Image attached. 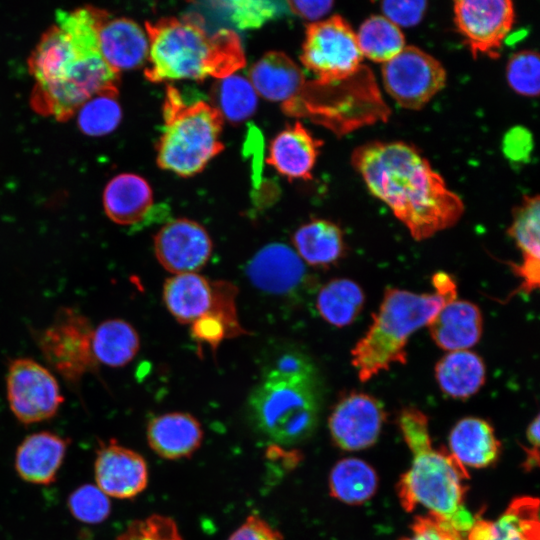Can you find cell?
Masks as SVG:
<instances>
[{"mask_svg":"<svg viewBox=\"0 0 540 540\" xmlns=\"http://www.w3.org/2000/svg\"><path fill=\"white\" fill-rule=\"evenodd\" d=\"M384 420V407L378 399L363 392H350L334 406L328 427L338 447L357 451L377 441Z\"/></svg>","mask_w":540,"mask_h":540,"instance_id":"cell-14","label":"cell"},{"mask_svg":"<svg viewBox=\"0 0 540 540\" xmlns=\"http://www.w3.org/2000/svg\"><path fill=\"white\" fill-rule=\"evenodd\" d=\"M214 303L211 310L191 324V334L199 343L211 349L225 339L244 334L236 311L237 288L226 281H213Z\"/></svg>","mask_w":540,"mask_h":540,"instance_id":"cell-29","label":"cell"},{"mask_svg":"<svg viewBox=\"0 0 540 540\" xmlns=\"http://www.w3.org/2000/svg\"><path fill=\"white\" fill-rule=\"evenodd\" d=\"M108 16L90 5L57 10L55 24L28 58L35 81L30 97L34 111L65 121L90 97L118 91L120 73L105 62L98 44V31Z\"/></svg>","mask_w":540,"mask_h":540,"instance_id":"cell-1","label":"cell"},{"mask_svg":"<svg viewBox=\"0 0 540 540\" xmlns=\"http://www.w3.org/2000/svg\"><path fill=\"white\" fill-rule=\"evenodd\" d=\"M163 119L156 159L164 170L182 177L193 176L224 149L223 117L218 109L201 100L186 102L171 85L165 93Z\"/></svg>","mask_w":540,"mask_h":540,"instance_id":"cell-6","label":"cell"},{"mask_svg":"<svg viewBox=\"0 0 540 540\" xmlns=\"http://www.w3.org/2000/svg\"><path fill=\"white\" fill-rule=\"evenodd\" d=\"M502 148L508 160L524 163L533 151V136L525 127L515 126L505 134Z\"/></svg>","mask_w":540,"mask_h":540,"instance_id":"cell-45","label":"cell"},{"mask_svg":"<svg viewBox=\"0 0 540 540\" xmlns=\"http://www.w3.org/2000/svg\"><path fill=\"white\" fill-rule=\"evenodd\" d=\"M300 59L323 85L350 80L365 68L356 33L340 15L307 26Z\"/></svg>","mask_w":540,"mask_h":540,"instance_id":"cell-10","label":"cell"},{"mask_svg":"<svg viewBox=\"0 0 540 540\" xmlns=\"http://www.w3.org/2000/svg\"><path fill=\"white\" fill-rule=\"evenodd\" d=\"M98 44L105 62L118 73L138 68L148 58L146 31L127 17L109 16L98 31Z\"/></svg>","mask_w":540,"mask_h":540,"instance_id":"cell-19","label":"cell"},{"mask_svg":"<svg viewBox=\"0 0 540 540\" xmlns=\"http://www.w3.org/2000/svg\"><path fill=\"white\" fill-rule=\"evenodd\" d=\"M365 301L362 288L353 280H330L318 291L316 308L321 317L336 327L350 325L361 312Z\"/></svg>","mask_w":540,"mask_h":540,"instance_id":"cell-33","label":"cell"},{"mask_svg":"<svg viewBox=\"0 0 540 540\" xmlns=\"http://www.w3.org/2000/svg\"><path fill=\"white\" fill-rule=\"evenodd\" d=\"M466 540H539L538 500L517 498L495 521L474 519Z\"/></svg>","mask_w":540,"mask_h":540,"instance_id":"cell-25","label":"cell"},{"mask_svg":"<svg viewBox=\"0 0 540 540\" xmlns=\"http://www.w3.org/2000/svg\"><path fill=\"white\" fill-rule=\"evenodd\" d=\"M320 406L317 376L263 375L247 402L253 427L280 445L307 440L318 425Z\"/></svg>","mask_w":540,"mask_h":540,"instance_id":"cell-7","label":"cell"},{"mask_svg":"<svg viewBox=\"0 0 540 540\" xmlns=\"http://www.w3.org/2000/svg\"><path fill=\"white\" fill-rule=\"evenodd\" d=\"M383 85L403 108H423L446 85V70L436 58L415 46L382 65Z\"/></svg>","mask_w":540,"mask_h":540,"instance_id":"cell-12","label":"cell"},{"mask_svg":"<svg viewBox=\"0 0 540 540\" xmlns=\"http://www.w3.org/2000/svg\"><path fill=\"white\" fill-rule=\"evenodd\" d=\"M508 235L522 253L519 264L510 263L512 272L521 280L514 293L531 294L540 281V199L525 195L514 208Z\"/></svg>","mask_w":540,"mask_h":540,"instance_id":"cell-17","label":"cell"},{"mask_svg":"<svg viewBox=\"0 0 540 540\" xmlns=\"http://www.w3.org/2000/svg\"><path fill=\"white\" fill-rule=\"evenodd\" d=\"M263 375L317 376L308 356L295 349H284L273 355L264 368Z\"/></svg>","mask_w":540,"mask_h":540,"instance_id":"cell-43","label":"cell"},{"mask_svg":"<svg viewBox=\"0 0 540 540\" xmlns=\"http://www.w3.org/2000/svg\"><path fill=\"white\" fill-rule=\"evenodd\" d=\"M249 75L256 93L283 103L295 98L306 83L299 66L278 51L266 53L251 67Z\"/></svg>","mask_w":540,"mask_h":540,"instance_id":"cell-26","label":"cell"},{"mask_svg":"<svg viewBox=\"0 0 540 540\" xmlns=\"http://www.w3.org/2000/svg\"><path fill=\"white\" fill-rule=\"evenodd\" d=\"M506 79L510 88L525 97H537L540 92V60L533 50L514 53L506 66Z\"/></svg>","mask_w":540,"mask_h":540,"instance_id":"cell-38","label":"cell"},{"mask_svg":"<svg viewBox=\"0 0 540 540\" xmlns=\"http://www.w3.org/2000/svg\"><path fill=\"white\" fill-rule=\"evenodd\" d=\"M322 141L296 122L275 136L269 145L267 163L289 179L312 178Z\"/></svg>","mask_w":540,"mask_h":540,"instance_id":"cell-23","label":"cell"},{"mask_svg":"<svg viewBox=\"0 0 540 540\" xmlns=\"http://www.w3.org/2000/svg\"><path fill=\"white\" fill-rule=\"evenodd\" d=\"M398 424L413 454L410 469L397 484L401 505L407 512L422 505L429 514L467 532L474 518L464 506L466 468L446 449L433 447L427 416L419 409L404 408Z\"/></svg>","mask_w":540,"mask_h":540,"instance_id":"cell-4","label":"cell"},{"mask_svg":"<svg viewBox=\"0 0 540 540\" xmlns=\"http://www.w3.org/2000/svg\"><path fill=\"white\" fill-rule=\"evenodd\" d=\"M118 91L98 93L85 101L77 110V125L87 136H104L115 130L121 119L122 109Z\"/></svg>","mask_w":540,"mask_h":540,"instance_id":"cell-37","label":"cell"},{"mask_svg":"<svg viewBox=\"0 0 540 540\" xmlns=\"http://www.w3.org/2000/svg\"><path fill=\"white\" fill-rule=\"evenodd\" d=\"M139 348L138 332L123 319H107L93 329L92 349L98 364L123 367L135 358Z\"/></svg>","mask_w":540,"mask_h":540,"instance_id":"cell-32","label":"cell"},{"mask_svg":"<svg viewBox=\"0 0 540 540\" xmlns=\"http://www.w3.org/2000/svg\"><path fill=\"white\" fill-rule=\"evenodd\" d=\"M163 300L178 322L192 324L212 308L213 281L196 272L175 274L164 283Z\"/></svg>","mask_w":540,"mask_h":540,"instance_id":"cell-27","label":"cell"},{"mask_svg":"<svg viewBox=\"0 0 540 540\" xmlns=\"http://www.w3.org/2000/svg\"><path fill=\"white\" fill-rule=\"evenodd\" d=\"M378 485L374 469L357 458L338 461L329 475L331 495L346 504H362L370 499Z\"/></svg>","mask_w":540,"mask_h":540,"instance_id":"cell-34","label":"cell"},{"mask_svg":"<svg viewBox=\"0 0 540 540\" xmlns=\"http://www.w3.org/2000/svg\"><path fill=\"white\" fill-rule=\"evenodd\" d=\"M283 111L308 117L338 134L385 120L389 113L367 67L352 79L337 84L306 82L294 99L283 104Z\"/></svg>","mask_w":540,"mask_h":540,"instance_id":"cell-8","label":"cell"},{"mask_svg":"<svg viewBox=\"0 0 540 540\" xmlns=\"http://www.w3.org/2000/svg\"><path fill=\"white\" fill-rule=\"evenodd\" d=\"M380 5L383 16L400 28L417 25L422 20L428 3L423 0H386Z\"/></svg>","mask_w":540,"mask_h":540,"instance_id":"cell-44","label":"cell"},{"mask_svg":"<svg viewBox=\"0 0 540 540\" xmlns=\"http://www.w3.org/2000/svg\"><path fill=\"white\" fill-rule=\"evenodd\" d=\"M292 241L301 260L314 267H327L338 262L346 248L342 230L325 219L303 224L295 231Z\"/></svg>","mask_w":540,"mask_h":540,"instance_id":"cell-31","label":"cell"},{"mask_svg":"<svg viewBox=\"0 0 540 540\" xmlns=\"http://www.w3.org/2000/svg\"><path fill=\"white\" fill-rule=\"evenodd\" d=\"M228 540H283V535L260 516L251 514Z\"/></svg>","mask_w":540,"mask_h":540,"instance_id":"cell-46","label":"cell"},{"mask_svg":"<svg viewBox=\"0 0 540 540\" xmlns=\"http://www.w3.org/2000/svg\"><path fill=\"white\" fill-rule=\"evenodd\" d=\"M214 97L218 111L233 124L240 123L255 112L257 93L245 77L232 74L214 87Z\"/></svg>","mask_w":540,"mask_h":540,"instance_id":"cell-36","label":"cell"},{"mask_svg":"<svg viewBox=\"0 0 540 540\" xmlns=\"http://www.w3.org/2000/svg\"><path fill=\"white\" fill-rule=\"evenodd\" d=\"M451 454L465 467L483 468L495 463L500 454V442L494 429L476 417L461 419L449 436Z\"/></svg>","mask_w":540,"mask_h":540,"instance_id":"cell-28","label":"cell"},{"mask_svg":"<svg viewBox=\"0 0 540 540\" xmlns=\"http://www.w3.org/2000/svg\"><path fill=\"white\" fill-rule=\"evenodd\" d=\"M539 416L537 415L527 428L526 437L529 445L525 447L524 468L532 470L539 464Z\"/></svg>","mask_w":540,"mask_h":540,"instance_id":"cell-48","label":"cell"},{"mask_svg":"<svg viewBox=\"0 0 540 540\" xmlns=\"http://www.w3.org/2000/svg\"><path fill=\"white\" fill-rule=\"evenodd\" d=\"M453 14L454 23L474 57H499L515 19L510 0H457Z\"/></svg>","mask_w":540,"mask_h":540,"instance_id":"cell-13","label":"cell"},{"mask_svg":"<svg viewBox=\"0 0 540 540\" xmlns=\"http://www.w3.org/2000/svg\"><path fill=\"white\" fill-rule=\"evenodd\" d=\"M9 407L22 424H33L54 417L64 397L54 373L32 358L10 362L6 374Z\"/></svg>","mask_w":540,"mask_h":540,"instance_id":"cell-11","label":"cell"},{"mask_svg":"<svg viewBox=\"0 0 540 540\" xmlns=\"http://www.w3.org/2000/svg\"><path fill=\"white\" fill-rule=\"evenodd\" d=\"M431 338L443 350H468L481 338L483 317L479 307L466 300H451L427 325Z\"/></svg>","mask_w":540,"mask_h":540,"instance_id":"cell-21","label":"cell"},{"mask_svg":"<svg viewBox=\"0 0 540 540\" xmlns=\"http://www.w3.org/2000/svg\"><path fill=\"white\" fill-rule=\"evenodd\" d=\"M440 389L455 399H467L484 385L486 367L483 359L470 350L445 354L435 366Z\"/></svg>","mask_w":540,"mask_h":540,"instance_id":"cell-30","label":"cell"},{"mask_svg":"<svg viewBox=\"0 0 540 540\" xmlns=\"http://www.w3.org/2000/svg\"><path fill=\"white\" fill-rule=\"evenodd\" d=\"M432 284L433 293L385 290L369 329L351 351L360 381L370 380L393 364H405L410 336L428 325L445 303L456 299V284L449 274L435 273Z\"/></svg>","mask_w":540,"mask_h":540,"instance_id":"cell-5","label":"cell"},{"mask_svg":"<svg viewBox=\"0 0 540 540\" xmlns=\"http://www.w3.org/2000/svg\"><path fill=\"white\" fill-rule=\"evenodd\" d=\"M466 533L450 522L428 514L415 517L411 534L400 540H466Z\"/></svg>","mask_w":540,"mask_h":540,"instance_id":"cell-42","label":"cell"},{"mask_svg":"<svg viewBox=\"0 0 540 540\" xmlns=\"http://www.w3.org/2000/svg\"><path fill=\"white\" fill-rule=\"evenodd\" d=\"M115 540H184L174 519L153 514L131 522Z\"/></svg>","mask_w":540,"mask_h":540,"instance_id":"cell-41","label":"cell"},{"mask_svg":"<svg viewBox=\"0 0 540 540\" xmlns=\"http://www.w3.org/2000/svg\"><path fill=\"white\" fill-rule=\"evenodd\" d=\"M102 203L107 217L116 224L141 222L153 204L149 183L133 173L114 176L103 190Z\"/></svg>","mask_w":540,"mask_h":540,"instance_id":"cell-24","label":"cell"},{"mask_svg":"<svg viewBox=\"0 0 540 540\" xmlns=\"http://www.w3.org/2000/svg\"><path fill=\"white\" fill-rule=\"evenodd\" d=\"M356 37L362 56L382 64L391 60L406 46L401 28L383 15L368 17L360 25Z\"/></svg>","mask_w":540,"mask_h":540,"instance_id":"cell-35","label":"cell"},{"mask_svg":"<svg viewBox=\"0 0 540 540\" xmlns=\"http://www.w3.org/2000/svg\"><path fill=\"white\" fill-rule=\"evenodd\" d=\"M146 434L150 448L168 460L193 455L203 441L201 423L185 412H170L153 417L147 425Z\"/></svg>","mask_w":540,"mask_h":540,"instance_id":"cell-22","label":"cell"},{"mask_svg":"<svg viewBox=\"0 0 540 540\" xmlns=\"http://www.w3.org/2000/svg\"><path fill=\"white\" fill-rule=\"evenodd\" d=\"M94 474L97 487L107 496L132 499L141 494L149 480L148 466L141 454L111 439L100 442Z\"/></svg>","mask_w":540,"mask_h":540,"instance_id":"cell-16","label":"cell"},{"mask_svg":"<svg viewBox=\"0 0 540 540\" xmlns=\"http://www.w3.org/2000/svg\"><path fill=\"white\" fill-rule=\"evenodd\" d=\"M246 273L256 288L273 295L292 293L307 280L304 262L282 243L260 249L249 261Z\"/></svg>","mask_w":540,"mask_h":540,"instance_id":"cell-18","label":"cell"},{"mask_svg":"<svg viewBox=\"0 0 540 540\" xmlns=\"http://www.w3.org/2000/svg\"><path fill=\"white\" fill-rule=\"evenodd\" d=\"M145 28L149 52L144 75L151 82L222 79L245 65L239 36L230 29L209 34L199 15L148 21Z\"/></svg>","mask_w":540,"mask_h":540,"instance_id":"cell-3","label":"cell"},{"mask_svg":"<svg viewBox=\"0 0 540 540\" xmlns=\"http://www.w3.org/2000/svg\"><path fill=\"white\" fill-rule=\"evenodd\" d=\"M229 11L231 22L239 29H253L281 15L285 8L283 2L236 0L217 2Z\"/></svg>","mask_w":540,"mask_h":540,"instance_id":"cell-40","label":"cell"},{"mask_svg":"<svg viewBox=\"0 0 540 540\" xmlns=\"http://www.w3.org/2000/svg\"><path fill=\"white\" fill-rule=\"evenodd\" d=\"M351 163L369 192L390 208L417 241L454 226L464 213L462 199L413 145L366 143L354 150Z\"/></svg>","mask_w":540,"mask_h":540,"instance_id":"cell-2","label":"cell"},{"mask_svg":"<svg viewBox=\"0 0 540 540\" xmlns=\"http://www.w3.org/2000/svg\"><path fill=\"white\" fill-rule=\"evenodd\" d=\"M93 326L80 311L61 307L49 325L35 332L37 347L51 371L66 383L78 386L98 363L92 349Z\"/></svg>","mask_w":540,"mask_h":540,"instance_id":"cell-9","label":"cell"},{"mask_svg":"<svg viewBox=\"0 0 540 540\" xmlns=\"http://www.w3.org/2000/svg\"><path fill=\"white\" fill-rule=\"evenodd\" d=\"M67 504L73 517L87 524H99L105 521L111 512L108 496L92 484L75 489L69 495Z\"/></svg>","mask_w":540,"mask_h":540,"instance_id":"cell-39","label":"cell"},{"mask_svg":"<svg viewBox=\"0 0 540 540\" xmlns=\"http://www.w3.org/2000/svg\"><path fill=\"white\" fill-rule=\"evenodd\" d=\"M69 444L70 439L49 431L28 435L16 450L17 474L32 484H51L56 479Z\"/></svg>","mask_w":540,"mask_h":540,"instance_id":"cell-20","label":"cell"},{"mask_svg":"<svg viewBox=\"0 0 540 540\" xmlns=\"http://www.w3.org/2000/svg\"><path fill=\"white\" fill-rule=\"evenodd\" d=\"M212 240L199 223L180 218L164 225L154 236L157 260L175 274L196 272L208 262Z\"/></svg>","mask_w":540,"mask_h":540,"instance_id":"cell-15","label":"cell"},{"mask_svg":"<svg viewBox=\"0 0 540 540\" xmlns=\"http://www.w3.org/2000/svg\"><path fill=\"white\" fill-rule=\"evenodd\" d=\"M291 11L307 20H318L332 9L333 1H288Z\"/></svg>","mask_w":540,"mask_h":540,"instance_id":"cell-47","label":"cell"}]
</instances>
